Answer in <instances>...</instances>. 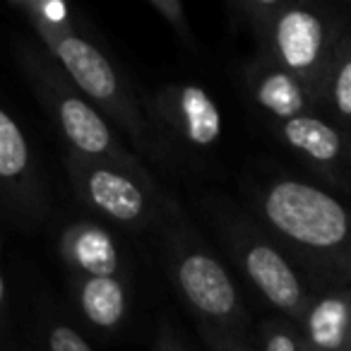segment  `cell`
Masks as SVG:
<instances>
[{
	"instance_id": "obj_4",
	"label": "cell",
	"mask_w": 351,
	"mask_h": 351,
	"mask_svg": "<svg viewBox=\"0 0 351 351\" xmlns=\"http://www.w3.org/2000/svg\"><path fill=\"white\" fill-rule=\"evenodd\" d=\"M263 44V58L296 75L315 92L327 75L344 29L327 8L313 3H243Z\"/></svg>"
},
{
	"instance_id": "obj_16",
	"label": "cell",
	"mask_w": 351,
	"mask_h": 351,
	"mask_svg": "<svg viewBox=\"0 0 351 351\" xmlns=\"http://www.w3.org/2000/svg\"><path fill=\"white\" fill-rule=\"evenodd\" d=\"M263 351H306L301 332L293 330L284 320H267L260 327Z\"/></svg>"
},
{
	"instance_id": "obj_22",
	"label": "cell",
	"mask_w": 351,
	"mask_h": 351,
	"mask_svg": "<svg viewBox=\"0 0 351 351\" xmlns=\"http://www.w3.org/2000/svg\"><path fill=\"white\" fill-rule=\"evenodd\" d=\"M346 351H351V344H349V349H346Z\"/></svg>"
},
{
	"instance_id": "obj_23",
	"label": "cell",
	"mask_w": 351,
	"mask_h": 351,
	"mask_svg": "<svg viewBox=\"0 0 351 351\" xmlns=\"http://www.w3.org/2000/svg\"><path fill=\"white\" fill-rule=\"evenodd\" d=\"M306 351H311V349H308V346H306Z\"/></svg>"
},
{
	"instance_id": "obj_3",
	"label": "cell",
	"mask_w": 351,
	"mask_h": 351,
	"mask_svg": "<svg viewBox=\"0 0 351 351\" xmlns=\"http://www.w3.org/2000/svg\"><path fill=\"white\" fill-rule=\"evenodd\" d=\"M17 58H20L27 82L32 84L36 99L46 108L51 121L58 128L60 137L68 145V154L123 166L142 178L154 181L145 161L123 145L106 116L73 87V82L60 73L58 65H53V58L46 51L41 53V51L22 44L17 49Z\"/></svg>"
},
{
	"instance_id": "obj_11",
	"label": "cell",
	"mask_w": 351,
	"mask_h": 351,
	"mask_svg": "<svg viewBox=\"0 0 351 351\" xmlns=\"http://www.w3.org/2000/svg\"><path fill=\"white\" fill-rule=\"evenodd\" d=\"M245 87H248V97L277 123L311 116L320 106L315 92L306 82L265 60L263 56L245 73Z\"/></svg>"
},
{
	"instance_id": "obj_18",
	"label": "cell",
	"mask_w": 351,
	"mask_h": 351,
	"mask_svg": "<svg viewBox=\"0 0 351 351\" xmlns=\"http://www.w3.org/2000/svg\"><path fill=\"white\" fill-rule=\"evenodd\" d=\"M152 8L169 22L171 29L181 36L186 44L195 46V36H193V29H191V25H188L186 12H183V5L178 0H152Z\"/></svg>"
},
{
	"instance_id": "obj_7",
	"label": "cell",
	"mask_w": 351,
	"mask_h": 351,
	"mask_svg": "<svg viewBox=\"0 0 351 351\" xmlns=\"http://www.w3.org/2000/svg\"><path fill=\"white\" fill-rule=\"evenodd\" d=\"M231 255L241 272L248 277L253 289L279 313L293 322H301L311 306L313 296L301 282L296 267L289 263L287 255L277 243L267 239L260 229L245 221L224 226Z\"/></svg>"
},
{
	"instance_id": "obj_10",
	"label": "cell",
	"mask_w": 351,
	"mask_h": 351,
	"mask_svg": "<svg viewBox=\"0 0 351 351\" xmlns=\"http://www.w3.org/2000/svg\"><path fill=\"white\" fill-rule=\"evenodd\" d=\"M277 135L293 152H298L313 169L322 171L330 181L346 186V176L351 169V147L337 125L311 113V116L277 123Z\"/></svg>"
},
{
	"instance_id": "obj_14",
	"label": "cell",
	"mask_w": 351,
	"mask_h": 351,
	"mask_svg": "<svg viewBox=\"0 0 351 351\" xmlns=\"http://www.w3.org/2000/svg\"><path fill=\"white\" fill-rule=\"evenodd\" d=\"M73 298L92 327L113 332L130 311V289L125 277H75Z\"/></svg>"
},
{
	"instance_id": "obj_21",
	"label": "cell",
	"mask_w": 351,
	"mask_h": 351,
	"mask_svg": "<svg viewBox=\"0 0 351 351\" xmlns=\"http://www.w3.org/2000/svg\"><path fill=\"white\" fill-rule=\"evenodd\" d=\"M3 308H5V282H3V272H0V315H3Z\"/></svg>"
},
{
	"instance_id": "obj_12",
	"label": "cell",
	"mask_w": 351,
	"mask_h": 351,
	"mask_svg": "<svg viewBox=\"0 0 351 351\" xmlns=\"http://www.w3.org/2000/svg\"><path fill=\"white\" fill-rule=\"evenodd\" d=\"M60 255L75 277H125L123 255L111 231L99 224H73L60 239Z\"/></svg>"
},
{
	"instance_id": "obj_9",
	"label": "cell",
	"mask_w": 351,
	"mask_h": 351,
	"mask_svg": "<svg viewBox=\"0 0 351 351\" xmlns=\"http://www.w3.org/2000/svg\"><path fill=\"white\" fill-rule=\"evenodd\" d=\"M0 195L17 217L36 219L44 215V195L36 176L34 152L20 123L0 106Z\"/></svg>"
},
{
	"instance_id": "obj_1",
	"label": "cell",
	"mask_w": 351,
	"mask_h": 351,
	"mask_svg": "<svg viewBox=\"0 0 351 351\" xmlns=\"http://www.w3.org/2000/svg\"><path fill=\"white\" fill-rule=\"evenodd\" d=\"M15 8L25 12L27 22L34 27L44 51L53 58L60 73L106 116V121L116 123L118 130L132 142L135 154L156 164H169V147L156 132L149 113L142 111L128 80L97 44L77 34L63 15V8H49L41 3H17Z\"/></svg>"
},
{
	"instance_id": "obj_17",
	"label": "cell",
	"mask_w": 351,
	"mask_h": 351,
	"mask_svg": "<svg viewBox=\"0 0 351 351\" xmlns=\"http://www.w3.org/2000/svg\"><path fill=\"white\" fill-rule=\"evenodd\" d=\"M46 346H49V351H94L89 341L75 327L65 325V322H53L49 327Z\"/></svg>"
},
{
	"instance_id": "obj_20",
	"label": "cell",
	"mask_w": 351,
	"mask_h": 351,
	"mask_svg": "<svg viewBox=\"0 0 351 351\" xmlns=\"http://www.w3.org/2000/svg\"><path fill=\"white\" fill-rule=\"evenodd\" d=\"M154 351H186V349H183V341L178 339V335H176L169 325H161Z\"/></svg>"
},
{
	"instance_id": "obj_13",
	"label": "cell",
	"mask_w": 351,
	"mask_h": 351,
	"mask_svg": "<svg viewBox=\"0 0 351 351\" xmlns=\"http://www.w3.org/2000/svg\"><path fill=\"white\" fill-rule=\"evenodd\" d=\"M298 325L311 351H346L351 344V289L315 296Z\"/></svg>"
},
{
	"instance_id": "obj_15",
	"label": "cell",
	"mask_w": 351,
	"mask_h": 351,
	"mask_svg": "<svg viewBox=\"0 0 351 351\" xmlns=\"http://www.w3.org/2000/svg\"><path fill=\"white\" fill-rule=\"evenodd\" d=\"M320 106H325L337 123L351 125V34L346 32L322 80Z\"/></svg>"
},
{
	"instance_id": "obj_2",
	"label": "cell",
	"mask_w": 351,
	"mask_h": 351,
	"mask_svg": "<svg viewBox=\"0 0 351 351\" xmlns=\"http://www.w3.org/2000/svg\"><path fill=\"white\" fill-rule=\"evenodd\" d=\"M272 236L308 269L351 282V210L335 195L296 178H274L255 193Z\"/></svg>"
},
{
	"instance_id": "obj_8",
	"label": "cell",
	"mask_w": 351,
	"mask_h": 351,
	"mask_svg": "<svg viewBox=\"0 0 351 351\" xmlns=\"http://www.w3.org/2000/svg\"><path fill=\"white\" fill-rule=\"evenodd\" d=\"M149 118L169 147V140L191 149H210L221 137V113L207 89L171 84L149 99Z\"/></svg>"
},
{
	"instance_id": "obj_6",
	"label": "cell",
	"mask_w": 351,
	"mask_h": 351,
	"mask_svg": "<svg viewBox=\"0 0 351 351\" xmlns=\"http://www.w3.org/2000/svg\"><path fill=\"white\" fill-rule=\"evenodd\" d=\"M65 171L73 191L89 210L99 212L108 221L128 231H147L166 221L173 210V200L161 195L156 181L142 178L123 166L82 159L65 154Z\"/></svg>"
},
{
	"instance_id": "obj_5",
	"label": "cell",
	"mask_w": 351,
	"mask_h": 351,
	"mask_svg": "<svg viewBox=\"0 0 351 351\" xmlns=\"http://www.w3.org/2000/svg\"><path fill=\"white\" fill-rule=\"evenodd\" d=\"M178 212L173 224L169 215L164 234V255L171 284L188 311L197 317L202 335L241 337L245 308L239 289L229 269L195 239L193 229H188Z\"/></svg>"
},
{
	"instance_id": "obj_19",
	"label": "cell",
	"mask_w": 351,
	"mask_h": 351,
	"mask_svg": "<svg viewBox=\"0 0 351 351\" xmlns=\"http://www.w3.org/2000/svg\"><path fill=\"white\" fill-rule=\"evenodd\" d=\"M205 341L210 344L212 351H253L241 341V337H215V335H202Z\"/></svg>"
}]
</instances>
